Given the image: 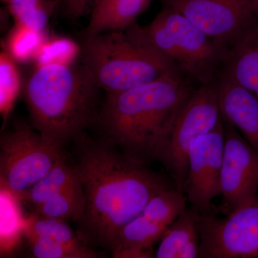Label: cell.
<instances>
[{
  "label": "cell",
  "instance_id": "6da1fadb",
  "mask_svg": "<svg viewBox=\"0 0 258 258\" xmlns=\"http://www.w3.org/2000/svg\"><path fill=\"white\" fill-rule=\"evenodd\" d=\"M75 142L74 165L86 197L78 233L88 245L112 254L120 230L156 195L175 185L105 139L85 134Z\"/></svg>",
  "mask_w": 258,
  "mask_h": 258
},
{
  "label": "cell",
  "instance_id": "7a4b0ae2",
  "mask_svg": "<svg viewBox=\"0 0 258 258\" xmlns=\"http://www.w3.org/2000/svg\"><path fill=\"white\" fill-rule=\"evenodd\" d=\"M197 85L176 69L147 84L106 93L96 123L101 138L142 164L156 161L158 150Z\"/></svg>",
  "mask_w": 258,
  "mask_h": 258
},
{
  "label": "cell",
  "instance_id": "3957f363",
  "mask_svg": "<svg viewBox=\"0 0 258 258\" xmlns=\"http://www.w3.org/2000/svg\"><path fill=\"white\" fill-rule=\"evenodd\" d=\"M100 88L81 62L35 66L23 83L30 124L47 142L61 148L96 125Z\"/></svg>",
  "mask_w": 258,
  "mask_h": 258
},
{
  "label": "cell",
  "instance_id": "277c9868",
  "mask_svg": "<svg viewBox=\"0 0 258 258\" xmlns=\"http://www.w3.org/2000/svg\"><path fill=\"white\" fill-rule=\"evenodd\" d=\"M81 45V62L106 94L138 87L179 69L146 43L133 25L84 37Z\"/></svg>",
  "mask_w": 258,
  "mask_h": 258
},
{
  "label": "cell",
  "instance_id": "5b68a950",
  "mask_svg": "<svg viewBox=\"0 0 258 258\" xmlns=\"http://www.w3.org/2000/svg\"><path fill=\"white\" fill-rule=\"evenodd\" d=\"M133 27L146 43L200 86L217 81L229 50L181 13L164 5L149 25L136 23Z\"/></svg>",
  "mask_w": 258,
  "mask_h": 258
},
{
  "label": "cell",
  "instance_id": "8992f818",
  "mask_svg": "<svg viewBox=\"0 0 258 258\" xmlns=\"http://www.w3.org/2000/svg\"><path fill=\"white\" fill-rule=\"evenodd\" d=\"M222 121L217 81L199 86L185 102L156 157L169 173L176 189L183 192L191 145Z\"/></svg>",
  "mask_w": 258,
  "mask_h": 258
},
{
  "label": "cell",
  "instance_id": "52a82bcc",
  "mask_svg": "<svg viewBox=\"0 0 258 258\" xmlns=\"http://www.w3.org/2000/svg\"><path fill=\"white\" fill-rule=\"evenodd\" d=\"M62 148L49 144L31 124L20 123L0 139V179L19 199L64 157Z\"/></svg>",
  "mask_w": 258,
  "mask_h": 258
},
{
  "label": "cell",
  "instance_id": "ba28073f",
  "mask_svg": "<svg viewBox=\"0 0 258 258\" xmlns=\"http://www.w3.org/2000/svg\"><path fill=\"white\" fill-rule=\"evenodd\" d=\"M198 222L199 257H258V194L223 218L199 213Z\"/></svg>",
  "mask_w": 258,
  "mask_h": 258
},
{
  "label": "cell",
  "instance_id": "9c48e42d",
  "mask_svg": "<svg viewBox=\"0 0 258 258\" xmlns=\"http://www.w3.org/2000/svg\"><path fill=\"white\" fill-rule=\"evenodd\" d=\"M230 50L258 23V0H163Z\"/></svg>",
  "mask_w": 258,
  "mask_h": 258
},
{
  "label": "cell",
  "instance_id": "30bf717a",
  "mask_svg": "<svg viewBox=\"0 0 258 258\" xmlns=\"http://www.w3.org/2000/svg\"><path fill=\"white\" fill-rule=\"evenodd\" d=\"M186 196L175 187L153 198L120 230L112 255L117 258L155 257L153 246L186 208Z\"/></svg>",
  "mask_w": 258,
  "mask_h": 258
},
{
  "label": "cell",
  "instance_id": "8fae6325",
  "mask_svg": "<svg viewBox=\"0 0 258 258\" xmlns=\"http://www.w3.org/2000/svg\"><path fill=\"white\" fill-rule=\"evenodd\" d=\"M223 123L225 145L220 210L227 215L250 203L257 195L258 153L233 125L224 119Z\"/></svg>",
  "mask_w": 258,
  "mask_h": 258
},
{
  "label": "cell",
  "instance_id": "7c38bea8",
  "mask_svg": "<svg viewBox=\"0 0 258 258\" xmlns=\"http://www.w3.org/2000/svg\"><path fill=\"white\" fill-rule=\"evenodd\" d=\"M225 145L223 118L216 128L199 137L190 149L183 193L200 214L212 213V201L221 195V170Z\"/></svg>",
  "mask_w": 258,
  "mask_h": 258
},
{
  "label": "cell",
  "instance_id": "4fadbf2b",
  "mask_svg": "<svg viewBox=\"0 0 258 258\" xmlns=\"http://www.w3.org/2000/svg\"><path fill=\"white\" fill-rule=\"evenodd\" d=\"M222 118L258 153V100L223 74L217 79Z\"/></svg>",
  "mask_w": 258,
  "mask_h": 258
},
{
  "label": "cell",
  "instance_id": "5bb4252c",
  "mask_svg": "<svg viewBox=\"0 0 258 258\" xmlns=\"http://www.w3.org/2000/svg\"><path fill=\"white\" fill-rule=\"evenodd\" d=\"M220 74L245 88L258 100V23L229 50Z\"/></svg>",
  "mask_w": 258,
  "mask_h": 258
},
{
  "label": "cell",
  "instance_id": "9a60e30c",
  "mask_svg": "<svg viewBox=\"0 0 258 258\" xmlns=\"http://www.w3.org/2000/svg\"><path fill=\"white\" fill-rule=\"evenodd\" d=\"M152 0H96L84 37L126 30L147 10Z\"/></svg>",
  "mask_w": 258,
  "mask_h": 258
},
{
  "label": "cell",
  "instance_id": "2e32d148",
  "mask_svg": "<svg viewBox=\"0 0 258 258\" xmlns=\"http://www.w3.org/2000/svg\"><path fill=\"white\" fill-rule=\"evenodd\" d=\"M81 177L74 164L64 156L48 173L20 198L33 210L47 200L67 190L82 187Z\"/></svg>",
  "mask_w": 258,
  "mask_h": 258
},
{
  "label": "cell",
  "instance_id": "e0dca14e",
  "mask_svg": "<svg viewBox=\"0 0 258 258\" xmlns=\"http://www.w3.org/2000/svg\"><path fill=\"white\" fill-rule=\"evenodd\" d=\"M199 212L186 208L166 229L155 252L157 258H176L181 248L190 240L200 237L198 228Z\"/></svg>",
  "mask_w": 258,
  "mask_h": 258
},
{
  "label": "cell",
  "instance_id": "ac0fdd59",
  "mask_svg": "<svg viewBox=\"0 0 258 258\" xmlns=\"http://www.w3.org/2000/svg\"><path fill=\"white\" fill-rule=\"evenodd\" d=\"M24 234L26 238L31 237L54 243L86 244L66 221L40 216L34 212L25 219Z\"/></svg>",
  "mask_w": 258,
  "mask_h": 258
},
{
  "label": "cell",
  "instance_id": "d6986e66",
  "mask_svg": "<svg viewBox=\"0 0 258 258\" xmlns=\"http://www.w3.org/2000/svg\"><path fill=\"white\" fill-rule=\"evenodd\" d=\"M15 23L45 32L57 0H2Z\"/></svg>",
  "mask_w": 258,
  "mask_h": 258
},
{
  "label": "cell",
  "instance_id": "ffe728a7",
  "mask_svg": "<svg viewBox=\"0 0 258 258\" xmlns=\"http://www.w3.org/2000/svg\"><path fill=\"white\" fill-rule=\"evenodd\" d=\"M86 209V197L82 187L67 190L47 200L32 210V212L57 220H72L79 223L82 220Z\"/></svg>",
  "mask_w": 258,
  "mask_h": 258
},
{
  "label": "cell",
  "instance_id": "44dd1931",
  "mask_svg": "<svg viewBox=\"0 0 258 258\" xmlns=\"http://www.w3.org/2000/svg\"><path fill=\"white\" fill-rule=\"evenodd\" d=\"M47 37L45 32L15 24L3 43V50L18 63L33 62Z\"/></svg>",
  "mask_w": 258,
  "mask_h": 258
},
{
  "label": "cell",
  "instance_id": "7402d4cb",
  "mask_svg": "<svg viewBox=\"0 0 258 258\" xmlns=\"http://www.w3.org/2000/svg\"><path fill=\"white\" fill-rule=\"evenodd\" d=\"M1 249L9 251L15 245L20 234L24 233V222L19 208L20 199L1 186Z\"/></svg>",
  "mask_w": 258,
  "mask_h": 258
},
{
  "label": "cell",
  "instance_id": "603a6c76",
  "mask_svg": "<svg viewBox=\"0 0 258 258\" xmlns=\"http://www.w3.org/2000/svg\"><path fill=\"white\" fill-rule=\"evenodd\" d=\"M18 62L5 50L0 53V113L3 118L10 114L20 93L23 83Z\"/></svg>",
  "mask_w": 258,
  "mask_h": 258
},
{
  "label": "cell",
  "instance_id": "cb8c5ba5",
  "mask_svg": "<svg viewBox=\"0 0 258 258\" xmlns=\"http://www.w3.org/2000/svg\"><path fill=\"white\" fill-rule=\"evenodd\" d=\"M81 45L64 36L47 37L33 62L35 66L70 64L81 59Z\"/></svg>",
  "mask_w": 258,
  "mask_h": 258
},
{
  "label": "cell",
  "instance_id": "d4e9b609",
  "mask_svg": "<svg viewBox=\"0 0 258 258\" xmlns=\"http://www.w3.org/2000/svg\"><path fill=\"white\" fill-rule=\"evenodd\" d=\"M29 247L37 258H96L101 253L87 244H62L35 238H27Z\"/></svg>",
  "mask_w": 258,
  "mask_h": 258
},
{
  "label": "cell",
  "instance_id": "484cf974",
  "mask_svg": "<svg viewBox=\"0 0 258 258\" xmlns=\"http://www.w3.org/2000/svg\"><path fill=\"white\" fill-rule=\"evenodd\" d=\"M90 0H63L66 14L70 18L77 19L86 9Z\"/></svg>",
  "mask_w": 258,
  "mask_h": 258
},
{
  "label": "cell",
  "instance_id": "4316f807",
  "mask_svg": "<svg viewBox=\"0 0 258 258\" xmlns=\"http://www.w3.org/2000/svg\"><path fill=\"white\" fill-rule=\"evenodd\" d=\"M200 237H195L185 244L178 253L176 258L199 257L200 252Z\"/></svg>",
  "mask_w": 258,
  "mask_h": 258
},
{
  "label": "cell",
  "instance_id": "83f0119b",
  "mask_svg": "<svg viewBox=\"0 0 258 258\" xmlns=\"http://www.w3.org/2000/svg\"><path fill=\"white\" fill-rule=\"evenodd\" d=\"M57 1L62 2V1H63V0H57Z\"/></svg>",
  "mask_w": 258,
  "mask_h": 258
}]
</instances>
